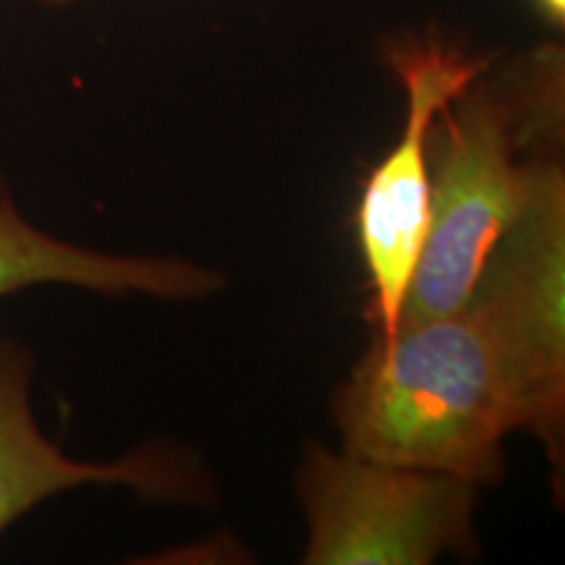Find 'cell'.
<instances>
[{"label": "cell", "instance_id": "3957f363", "mask_svg": "<svg viewBox=\"0 0 565 565\" xmlns=\"http://www.w3.org/2000/svg\"><path fill=\"white\" fill-rule=\"evenodd\" d=\"M477 487L440 471L309 450L299 494L309 565H427L475 550Z\"/></svg>", "mask_w": 565, "mask_h": 565}, {"label": "cell", "instance_id": "ba28073f", "mask_svg": "<svg viewBox=\"0 0 565 565\" xmlns=\"http://www.w3.org/2000/svg\"><path fill=\"white\" fill-rule=\"evenodd\" d=\"M42 3H53V6H63V3H71V0H42Z\"/></svg>", "mask_w": 565, "mask_h": 565}, {"label": "cell", "instance_id": "277c9868", "mask_svg": "<svg viewBox=\"0 0 565 565\" xmlns=\"http://www.w3.org/2000/svg\"><path fill=\"white\" fill-rule=\"evenodd\" d=\"M387 63L406 92L401 139L372 168L356 207L359 249L370 278V320L377 335L401 324L429 233V134L448 103L492 66L440 38H401L387 47Z\"/></svg>", "mask_w": 565, "mask_h": 565}, {"label": "cell", "instance_id": "5b68a950", "mask_svg": "<svg viewBox=\"0 0 565 565\" xmlns=\"http://www.w3.org/2000/svg\"><path fill=\"white\" fill-rule=\"evenodd\" d=\"M32 374V351L0 338V534L42 500L82 484H124L175 503H200L210 494L204 471L175 450L141 448L118 461L63 454L34 419Z\"/></svg>", "mask_w": 565, "mask_h": 565}, {"label": "cell", "instance_id": "6da1fadb", "mask_svg": "<svg viewBox=\"0 0 565 565\" xmlns=\"http://www.w3.org/2000/svg\"><path fill=\"white\" fill-rule=\"evenodd\" d=\"M565 194L550 168L454 312L374 338L335 401L343 450L490 484L503 440L555 458L565 408Z\"/></svg>", "mask_w": 565, "mask_h": 565}, {"label": "cell", "instance_id": "52a82bcc", "mask_svg": "<svg viewBox=\"0 0 565 565\" xmlns=\"http://www.w3.org/2000/svg\"><path fill=\"white\" fill-rule=\"evenodd\" d=\"M532 3L557 30L565 24V0H532Z\"/></svg>", "mask_w": 565, "mask_h": 565}, {"label": "cell", "instance_id": "8992f818", "mask_svg": "<svg viewBox=\"0 0 565 565\" xmlns=\"http://www.w3.org/2000/svg\"><path fill=\"white\" fill-rule=\"evenodd\" d=\"M34 286L196 299L217 291L223 278L186 259L121 257L55 238L21 215L11 189L0 181V299Z\"/></svg>", "mask_w": 565, "mask_h": 565}, {"label": "cell", "instance_id": "7a4b0ae2", "mask_svg": "<svg viewBox=\"0 0 565 565\" xmlns=\"http://www.w3.org/2000/svg\"><path fill=\"white\" fill-rule=\"evenodd\" d=\"M563 116V55L536 51L503 76L490 68L435 118L429 233L401 322L433 320L469 299L494 246L519 221L542 162L529 150Z\"/></svg>", "mask_w": 565, "mask_h": 565}]
</instances>
